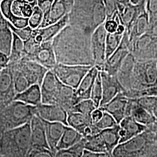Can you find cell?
<instances>
[{
    "label": "cell",
    "mask_w": 157,
    "mask_h": 157,
    "mask_svg": "<svg viewBox=\"0 0 157 157\" xmlns=\"http://www.w3.org/2000/svg\"><path fill=\"white\" fill-rule=\"evenodd\" d=\"M30 147H42L50 148L47 140L44 124L42 119L36 115H34L30 121Z\"/></svg>",
    "instance_id": "cell-24"
},
{
    "label": "cell",
    "mask_w": 157,
    "mask_h": 157,
    "mask_svg": "<svg viewBox=\"0 0 157 157\" xmlns=\"http://www.w3.org/2000/svg\"><path fill=\"white\" fill-rule=\"evenodd\" d=\"M44 1V0H37V2H39V1Z\"/></svg>",
    "instance_id": "cell-62"
},
{
    "label": "cell",
    "mask_w": 157,
    "mask_h": 157,
    "mask_svg": "<svg viewBox=\"0 0 157 157\" xmlns=\"http://www.w3.org/2000/svg\"><path fill=\"white\" fill-rule=\"evenodd\" d=\"M100 71L95 65L91 67L82 80L78 87L76 89V94L79 101L90 99L91 91Z\"/></svg>",
    "instance_id": "cell-27"
},
{
    "label": "cell",
    "mask_w": 157,
    "mask_h": 157,
    "mask_svg": "<svg viewBox=\"0 0 157 157\" xmlns=\"http://www.w3.org/2000/svg\"><path fill=\"white\" fill-rule=\"evenodd\" d=\"M69 24V15L63 17L59 21L44 28L33 29L32 36L36 41L41 44L51 41L63 29Z\"/></svg>",
    "instance_id": "cell-20"
},
{
    "label": "cell",
    "mask_w": 157,
    "mask_h": 157,
    "mask_svg": "<svg viewBox=\"0 0 157 157\" xmlns=\"http://www.w3.org/2000/svg\"><path fill=\"white\" fill-rule=\"evenodd\" d=\"M74 3L75 0H54L49 11L44 15L43 20L39 28L54 24L69 15Z\"/></svg>",
    "instance_id": "cell-15"
},
{
    "label": "cell",
    "mask_w": 157,
    "mask_h": 157,
    "mask_svg": "<svg viewBox=\"0 0 157 157\" xmlns=\"http://www.w3.org/2000/svg\"><path fill=\"white\" fill-rule=\"evenodd\" d=\"M33 11V6L24 0H14L11 6L13 15L29 18Z\"/></svg>",
    "instance_id": "cell-35"
},
{
    "label": "cell",
    "mask_w": 157,
    "mask_h": 157,
    "mask_svg": "<svg viewBox=\"0 0 157 157\" xmlns=\"http://www.w3.org/2000/svg\"><path fill=\"white\" fill-rule=\"evenodd\" d=\"M83 138V135L80 134L78 131L71 126H66L61 138L56 147V150L67 148L78 143Z\"/></svg>",
    "instance_id": "cell-33"
},
{
    "label": "cell",
    "mask_w": 157,
    "mask_h": 157,
    "mask_svg": "<svg viewBox=\"0 0 157 157\" xmlns=\"http://www.w3.org/2000/svg\"><path fill=\"white\" fill-rule=\"evenodd\" d=\"M13 33L9 25V22L2 15L0 10V51L8 56L10 54Z\"/></svg>",
    "instance_id": "cell-30"
},
{
    "label": "cell",
    "mask_w": 157,
    "mask_h": 157,
    "mask_svg": "<svg viewBox=\"0 0 157 157\" xmlns=\"http://www.w3.org/2000/svg\"><path fill=\"white\" fill-rule=\"evenodd\" d=\"M84 149L91 151L107 153V148L100 133L83 137Z\"/></svg>",
    "instance_id": "cell-34"
},
{
    "label": "cell",
    "mask_w": 157,
    "mask_h": 157,
    "mask_svg": "<svg viewBox=\"0 0 157 157\" xmlns=\"http://www.w3.org/2000/svg\"><path fill=\"white\" fill-rule=\"evenodd\" d=\"M112 157H157V137L150 130L120 143L112 152Z\"/></svg>",
    "instance_id": "cell-3"
},
{
    "label": "cell",
    "mask_w": 157,
    "mask_h": 157,
    "mask_svg": "<svg viewBox=\"0 0 157 157\" xmlns=\"http://www.w3.org/2000/svg\"><path fill=\"white\" fill-rule=\"evenodd\" d=\"M92 67L91 65H71L57 63L51 70L63 84L76 89Z\"/></svg>",
    "instance_id": "cell-7"
},
{
    "label": "cell",
    "mask_w": 157,
    "mask_h": 157,
    "mask_svg": "<svg viewBox=\"0 0 157 157\" xmlns=\"http://www.w3.org/2000/svg\"><path fill=\"white\" fill-rule=\"evenodd\" d=\"M157 85V60H136L133 71L131 90H143Z\"/></svg>",
    "instance_id": "cell-6"
},
{
    "label": "cell",
    "mask_w": 157,
    "mask_h": 157,
    "mask_svg": "<svg viewBox=\"0 0 157 157\" xmlns=\"http://www.w3.org/2000/svg\"><path fill=\"white\" fill-rule=\"evenodd\" d=\"M146 2V0H130V3L133 5H139Z\"/></svg>",
    "instance_id": "cell-57"
},
{
    "label": "cell",
    "mask_w": 157,
    "mask_h": 157,
    "mask_svg": "<svg viewBox=\"0 0 157 157\" xmlns=\"http://www.w3.org/2000/svg\"><path fill=\"white\" fill-rule=\"evenodd\" d=\"M135 99L138 105L153 115V112L157 106V96H144Z\"/></svg>",
    "instance_id": "cell-42"
},
{
    "label": "cell",
    "mask_w": 157,
    "mask_h": 157,
    "mask_svg": "<svg viewBox=\"0 0 157 157\" xmlns=\"http://www.w3.org/2000/svg\"><path fill=\"white\" fill-rule=\"evenodd\" d=\"M96 108H97L94 103L90 98L79 101L72 108L70 112H79L86 115L90 116L91 113Z\"/></svg>",
    "instance_id": "cell-40"
},
{
    "label": "cell",
    "mask_w": 157,
    "mask_h": 157,
    "mask_svg": "<svg viewBox=\"0 0 157 157\" xmlns=\"http://www.w3.org/2000/svg\"><path fill=\"white\" fill-rule=\"evenodd\" d=\"M13 33V32H12ZM23 57V41L13 33L11 49L9 56L10 63H15Z\"/></svg>",
    "instance_id": "cell-36"
},
{
    "label": "cell",
    "mask_w": 157,
    "mask_h": 157,
    "mask_svg": "<svg viewBox=\"0 0 157 157\" xmlns=\"http://www.w3.org/2000/svg\"><path fill=\"white\" fill-rule=\"evenodd\" d=\"M31 146L30 122L2 133L0 157H26Z\"/></svg>",
    "instance_id": "cell-4"
},
{
    "label": "cell",
    "mask_w": 157,
    "mask_h": 157,
    "mask_svg": "<svg viewBox=\"0 0 157 157\" xmlns=\"http://www.w3.org/2000/svg\"><path fill=\"white\" fill-rule=\"evenodd\" d=\"M146 10V2L139 5H133L130 2L124 4L120 2L118 7L121 23L126 30L129 29L136 18Z\"/></svg>",
    "instance_id": "cell-22"
},
{
    "label": "cell",
    "mask_w": 157,
    "mask_h": 157,
    "mask_svg": "<svg viewBox=\"0 0 157 157\" xmlns=\"http://www.w3.org/2000/svg\"><path fill=\"white\" fill-rule=\"evenodd\" d=\"M104 111L100 108H97L95 109L91 114V118L93 124H97L102 118L103 115Z\"/></svg>",
    "instance_id": "cell-56"
},
{
    "label": "cell",
    "mask_w": 157,
    "mask_h": 157,
    "mask_svg": "<svg viewBox=\"0 0 157 157\" xmlns=\"http://www.w3.org/2000/svg\"><path fill=\"white\" fill-rule=\"evenodd\" d=\"M116 119L108 112L104 111L101 119L95 124L100 131L104 129L113 128L118 124Z\"/></svg>",
    "instance_id": "cell-43"
},
{
    "label": "cell",
    "mask_w": 157,
    "mask_h": 157,
    "mask_svg": "<svg viewBox=\"0 0 157 157\" xmlns=\"http://www.w3.org/2000/svg\"><path fill=\"white\" fill-rule=\"evenodd\" d=\"M62 82L52 70H49L40 85L42 103L56 104V97Z\"/></svg>",
    "instance_id": "cell-16"
},
{
    "label": "cell",
    "mask_w": 157,
    "mask_h": 157,
    "mask_svg": "<svg viewBox=\"0 0 157 157\" xmlns=\"http://www.w3.org/2000/svg\"><path fill=\"white\" fill-rule=\"evenodd\" d=\"M79 101L76 89L62 83L56 97V104L63 107L69 112Z\"/></svg>",
    "instance_id": "cell-28"
},
{
    "label": "cell",
    "mask_w": 157,
    "mask_h": 157,
    "mask_svg": "<svg viewBox=\"0 0 157 157\" xmlns=\"http://www.w3.org/2000/svg\"><path fill=\"white\" fill-rule=\"evenodd\" d=\"M103 2L106 11V19L111 18L118 12L120 2L118 0H103Z\"/></svg>",
    "instance_id": "cell-48"
},
{
    "label": "cell",
    "mask_w": 157,
    "mask_h": 157,
    "mask_svg": "<svg viewBox=\"0 0 157 157\" xmlns=\"http://www.w3.org/2000/svg\"><path fill=\"white\" fill-rule=\"evenodd\" d=\"M14 100L21 101L33 106H37L42 104L40 86L39 84L30 86L26 90L17 93Z\"/></svg>",
    "instance_id": "cell-29"
},
{
    "label": "cell",
    "mask_w": 157,
    "mask_h": 157,
    "mask_svg": "<svg viewBox=\"0 0 157 157\" xmlns=\"http://www.w3.org/2000/svg\"><path fill=\"white\" fill-rule=\"evenodd\" d=\"M83 157H109L110 155L105 152H97L91 151L84 149L83 156Z\"/></svg>",
    "instance_id": "cell-55"
},
{
    "label": "cell",
    "mask_w": 157,
    "mask_h": 157,
    "mask_svg": "<svg viewBox=\"0 0 157 157\" xmlns=\"http://www.w3.org/2000/svg\"><path fill=\"white\" fill-rule=\"evenodd\" d=\"M131 103V98L125 96L122 92L118 94L112 100L99 108L102 111L112 115L119 124L124 117L130 115Z\"/></svg>",
    "instance_id": "cell-13"
},
{
    "label": "cell",
    "mask_w": 157,
    "mask_h": 157,
    "mask_svg": "<svg viewBox=\"0 0 157 157\" xmlns=\"http://www.w3.org/2000/svg\"><path fill=\"white\" fill-rule=\"evenodd\" d=\"M107 148V152L112 157V152L120 143L119 125L108 129H104L100 132Z\"/></svg>",
    "instance_id": "cell-32"
},
{
    "label": "cell",
    "mask_w": 157,
    "mask_h": 157,
    "mask_svg": "<svg viewBox=\"0 0 157 157\" xmlns=\"http://www.w3.org/2000/svg\"><path fill=\"white\" fill-rule=\"evenodd\" d=\"M107 18L103 0H75L69 24L91 36Z\"/></svg>",
    "instance_id": "cell-2"
},
{
    "label": "cell",
    "mask_w": 157,
    "mask_h": 157,
    "mask_svg": "<svg viewBox=\"0 0 157 157\" xmlns=\"http://www.w3.org/2000/svg\"><path fill=\"white\" fill-rule=\"evenodd\" d=\"M36 115L48 122H58L67 125V112L57 104H41L36 106Z\"/></svg>",
    "instance_id": "cell-19"
},
{
    "label": "cell",
    "mask_w": 157,
    "mask_h": 157,
    "mask_svg": "<svg viewBox=\"0 0 157 157\" xmlns=\"http://www.w3.org/2000/svg\"><path fill=\"white\" fill-rule=\"evenodd\" d=\"M84 150L83 138L78 142L66 149L59 150L56 151V157H81L83 156Z\"/></svg>",
    "instance_id": "cell-37"
},
{
    "label": "cell",
    "mask_w": 157,
    "mask_h": 157,
    "mask_svg": "<svg viewBox=\"0 0 157 157\" xmlns=\"http://www.w3.org/2000/svg\"><path fill=\"white\" fill-rule=\"evenodd\" d=\"M153 115L157 118V106L155 107V109H154V111L153 112Z\"/></svg>",
    "instance_id": "cell-60"
},
{
    "label": "cell",
    "mask_w": 157,
    "mask_h": 157,
    "mask_svg": "<svg viewBox=\"0 0 157 157\" xmlns=\"http://www.w3.org/2000/svg\"><path fill=\"white\" fill-rule=\"evenodd\" d=\"M9 25H10V28L11 29L12 32L13 33L16 34L19 38H21V39L23 41L28 39L29 38H30L32 35L33 29L31 28L29 26L23 28H17L14 27L10 22H9Z\"/></svg>",
    "instance_id": "cell-47"
},
{
    "label": "cell",
    "mask_w": 157,
    "mask_h": 157,
    "mask_svg": "<svg viewBox=\"0 0 157 157\" xmlns=\"http://www.w3.org/2000/svg\"><path fill=\"white\" fill-rule=\"evenodd\" d=\"M26 157H52L54 154L50 148L42 147H30Z\"/></svg>",
    "instance_id": "cell-46"
},
{
    "label": "cell",
    "mask_w": 157,
    "mask_h": 157,
    "mask_svg": "<svg viewBox=\"0 0 157 157\" xmlns=\"http://www.w3.org/2000/svg\"><path fill=\"white\" fill-rule=\"evenodd\" d=\"M150 25V17L147 11L143 12L136 18L135 22L128 30H126L129 35L130 44V51L133 43L142 35L147 33Z\"/></svg>",
    "instance_id": "cell-25"
},
{
    "label": "cell",
    "mask_w": 157,
    "mask_h": 157,
    "mask_svg": "<svg viewBox=\"0 0 157 157\" xmlns=\"http://www.w3.org/2000/svg\"><path fill=\"white\" fill-rule=\"evenodd\" d=\"M136 59L132 52H130L124 59L118 71L117 76L125 91L131 90L133 71Z\"/></svg>",
    "instance_id": "cell-26"
},
{
    "label": "cell",
    "mask_w": 157,
    "mask_h": 157,
    "mask_svg": "<svg viewBox=\"0 0 157 157\" xmlns=\"http://www.w3.org/2000/svg\"><path fill=\"white\" fill-rule=\"evenodd\" d=\"M146 9L150 18L157 17V0H146Z\"/></svg>",
    "instance_id": "cell-51"
},
{
    "label": "cell",
    "mask_w": 157,
    "mask_h": 157,
    "mask_svg": "<svg viewBox=\"0 0 157 157\" xmlns=\"http://www.w3.org/2000/svg\"><path fill=\"white\" fill-rule=\"evenodd\" d=\"M147 33L157 37V17L150 19V25Z\"/></svg>",
    "instance_id": "cell-53"
},
{
    "label": "cell",
    "mask_w": 157,
    "mask_h": 157,
    "mask_svg": "<svg viewBox=\"0 0 157 157\" xmlns=\"http://www.w3.org/2000/svg\"><path fill=\"white\" fill-rule=\"evenodd\" d=\"M14 0H1L0 2V10L2 15L9 21L13 14L11 11V6Z\"/></svg>",
    "instance_id": "cell-49"
},
{
    "label": "cell",
    "mask_w": 157,
    "mask_h": 157,
    "mask_svg": "<svg viewBox=\"0 0 157 157\" xmlns=\"http://www.w3.org/2000/svg\"><path fill=\"white\" fill-rule=\"evenodd\" d=\"M10 62L9 56L0 51V71L8 67Z\"/></svg>",
    "instance_id": "cell-54"
},
{
    "label": "cell",
    "mask_w": 157,
    "mask_h": 157,
    "mask_svg": "<svg viewBox=\"0 0 157 157\" xmlns=\"http://www.w3.org/2000/svg\"><path fill=\"white\" fill-rule=\"evenodd\" d=\"M100 75L102 87L101 106L112 100L118 94L124 92L125 90L120 83L117 75H112L104 71H100Z\"/></svg>",
    "instance_id": "cell-17"
},
{
    "label": "cell",
    "mask_w": 157,
    "mask_h": 157,
    "mask_svg": "<svg viewBox=\"0 0 157 157\" xmlns=\"http://www.w3.org/2000/svg\"><path fill=\"white\" fill-rule=\"evenodd\" d=\"M67 126L73 128L87 137L99 133L101 131L93 124L91 115H86L79 112H67Z\"/></svg>",
    "instance_id": "cell-14"
},
{
    "label": "cell",
    "mask_w": 157,
    "mask_h": 157,
    "mask_svg": "<svg viewBox=\"0 0 157 157\" xmlns=\"http://www.w3.org/2000/svg\"><path fill=\"white\" fill-rule=\"evenodd\" d=\"M2 132L1 130L0 129V154H1V137H2Z\"/></svg>",
    "instance_id": "cell-61"
},
{
    "label": "cell",
    "mask_w": 157,
    "mask_h": 157,
    "mask_svg": "<svg viewBox=\"0 0 157 157\" xmlns=\"http://www.w3.org/2000/svg\"><path fill=\"white\" fill-rule=\"evenodd\" d=\"M8 65L11 67L12 70L13 84L17 94L26 90L30 86H31L28 80L21 71H19L15 67H12L10 65Z\"/></svg>",
    "instance_id": "cell-39"
},
{
    "label": "cell",
    "mask_w": 157,
    "mask_h": 157,
    "mask_svg": "<svg viewBox=\"0 0 157 157\" xmlns=\"http://www.w3.org/2000/svg\"><path fill=\"white\" fill-rule=\"evenodd\" d=\"M119 125L120 143L129 140L147 129L146 126L139 123L130 115L124 117Z\"/></svg>",
    "instance_id": "cell-21"
},
{
    "label": "cell",
    "mask_w": 157,
    "mask_h": 157,
    "mask_svg": "<svg viewBox=\"0 0 157 157\" xmlns=\"http://www.w3.org/2000/svg\"><path fill=\"white\" fill-rule=\"evenodd\" d=\"M130 52V44L129 35L126 30L119 47L105 60L104 63L101 67L100 71H104L112 75H117L124 59Z\"/></svg>",
    "instance_id": "cell-10"
},
{
    "label": "cell",
    "mask_w": 157,
    "mask_h": 157,
    "mask_svg": "<svg viewBox=\"0 0 157 157\" xmlns=\"http://www.w3.org/2000/svg\"><path fill=\"white\" fill-rule=\"evenodd\" d=\"M8 65L21 71L31 85L39 84L40 86L46 73L49 71L39 63L25 57L17 62L10 63Z\"/></svg>",
    "instance_id": "cell-9"
},
{
    "label": "cell",
    "mask_w": 157,
    "mask_h": 157,
    "mask_svg": "<svg viewBox=\"0 0 157 157\" xmlns=\"http://www.w3.org/2000/svg\"><path fill=\"white\" fill-rule=\"evenodd\" d=\"M41 119L44 124L48 144L55 157L57 151L56 147L61 138L66 126L67 125L61 122H48L43 119Z\"/></svg>",
    "instance_id": "cell-23"
},
{
    "label": "cell",
    "mask_w": 157,
    "mask_h": 157,
    "mask_svg": "<svg viewBox=\"0 0 157 157\" xmlns=\"http://www.w3.org/2000/svg\"><path fill=\"white\" fill-rule=\"evenodd\" d=\"M44 17V13L38 6L33 7V11L32 15L29 18V26L33 29L39 28Z\"/></svg>",
    "instance_id": "cell-44"
},
{
    "label": "cell",
    "mask_w": 157,
    "mask_h": 157,
    "mask_svg": "<svg viewBox=\"0 0 157 157\" xmlns=\"http://www.w3.org/2000/svg\"><path fill=\"white\" fill-rule=\"evenodd\" d=\"M24 1H26L29 4H30L33 7L37 5V0H24Z\"/></svg>",
    "instance_id": "cell-58"
},
{
    "label": "cell",
    "mask_w": 157,
    "mask_h": 157,
    "mask_svg": "<svg viewBox=\"0 0 157 157\" xmlns=\"http://www.w3.org/2000/svg\"><path fill=\"white\" fill-rule=\"evenodd\" d=\"M107 32L102 23L91 35V49L94 65L100 71L106 60V37Z\"/></svg>",
    "instance_id": "cell-11"
},
{
    "label": "cell",
    "mask_w": 157,
    "mask_h": 157,
    "mask_svg": "<svg viewBox=\"0 0 157 157\" xmlns=\"http://www.w3.org/2000/svg\"><path fill=\"white\" fill-rule=\"evenodd\" d=\"M102 98V87L101 82L100 71L95 80V83L91 91L90 99L93 101L97 108H99Z\"/></svg>",
    "instance_id": "cell-41"
},
{
    "label": "cell",
    "mask_w": 157,
    "mask_h": 157,
    "mask_svg": "<svg viewBox=\"0 0 157 157\" xmlns=\"http://www.w3.org/2000/svg\"><path fill=\"white\" fill-rule=\"evenodd\" d=\"M124 34L107 33L106 37V59L117 50L121 44Z\"/></svg>",
    "instance_id": "cell-38"
},
{
    "label": "cell",
    "mask_w": 157,
    "mask_h": 157,
    "mask_svg": "<svg viewBox=\"0 0 157 157\" xmlns=\"http://www.w3.org/2000/svg\"><path fill=\"white\" fill-rule=\"evenodd\" d=\"M9 22L17 28H23L29 26V18L13 15L8 21Z\"/></svg>",
    "instance_id": "cell-50"
},
{
    "label": "cell",
    "mask_w": 157,
    "mask_h": 157,
    "mask_svg": "<svg viewBox=\"0 0 157 157\" xmlns=\"http://www.w3.org/2000/svg\"><path fill=\"white\" fill-rule=\"evenodd\" d=\"M131 98V107L130 115L132 116L139 123L145 125L147 127L151 125L155 122L157 118L151 113L148 112L146 109L138 105L135 98Z\"/></svg>",
    "instance_id": "cell-31"
},
{
    "label": "cell",
    "mask_w": 157,
    "mask_h": 157,
    "mask_svg": "<svg viewBox=\"0 0 157 157\" xmlns=\"http://www.w3.org/2000/svg\"><path fill=\"white\" fill-rule=\"evenodd\" d=\"M54 1V0H44L37 2V6L43 11L44 15L49 11Z\"/></svg>",
    "instance_id": "cell-52"
},
{
    "label": "cell",
    "mask_w": 157,
    "mask_h": 157,
    "mask_svg": "<svg viewBox=\"0 0 157 157\" xmlns=\"http://www.w3.org/2000/svg\"><path fill=\"white\" fill-rule=\"evenodd\" d=\"M121 3L124 4H126L130 2V0H118Z\"/></svg>",
    "instance_id": "cell-59"
},
{
    "label": "cell",
    "mask_w": 157,
    "mask_h": 157,
    "mask_svg": "<svg viewBox=\"0 0 157 157\" xmlns=\"http://www.w3.org/2000/svg\"><path fill=\"white\" fill-rule=\"evenodd\" d=\"M16 94L12 70L8 65L0 71V112L14 100Z\"/></svg>",
    "instance_id": "cell-12"
},
{
    "label": "cell",
    "mask_w": 157,
    "mask_h": 157,
    "mask_svg": "<svg viewBox=\"0 0 157 157\" xmlns=\"http://www.w3.org/2000/svg\"><path fill=\"white\" fill-rule=\"evenodd\" d=\"M40 44L32 35L28 39L23 41V57L29 59L33 54Z\"/></svg>",
    "instance_id": "cell-45"
},
{
    "label": "cell",
    "mask_w": 157,
    "mask_h": 157,
    "mask_svg": "<svg viewBox=\"0 0 157 157\" xmlns=\"http://www.w3.org/2000/svg\"><path fill=\"white\" fill-rule=\"evenodd\" d=\"M28 59L37 62L49 70L52 69L57 63L52 40L41 43Z\"/></svg>",
    "instance_id": "cell-18"
},
{
    "label": "cell",
    "mask_w": 157,
    "mask_h": 157,
    "mask_svg": "<svg viewBox=\"0 0 157 157\" xmlns=\"http://www.w3.org/2000/svg\"><path fill=\"white\" fill-rule=\"evenodd\" d=\"M36 106L13 100L0 112V129L4 132L30 122L36 115Z\"/></svg>",
    "instance_id": "cell-5"
},
{
    "label": "cell",
    "mask_w": 157,
    "mask_h": 157,
    "mask_svg": "<svg viewBox=\"0 0 157 157\" xmlns=\"http://www.w3.org/2000/svg\"><path fill=\"white\" fill-rule=\"evenodd\" d=\"M58 63L94 65L91 49V36L68 24L52 40Z\"/></svg>",
    "instance_id": "cell-1"
},
{
    "label": "cell",
    "mask_w": 157,
    "mask_h": 157,
    "mask_svg": "<svg viewBox=\"0 0 157 157\" xmlns=\"http://www.w3.org/2000/svg\"><path fill=\"white\" fill-rule=\"evenodd\" d=\"M1 0H0V2H1Z\"/></svg>",
    "instance_id": "cell-63"
},
{
    "label": "cell",
    "mask_w": 157,
    "mask_h": 157,
    "mask_svg": "<svg viewBox=\"0 0 157 157\" xmlns=\"http://www.w3.org/2000/svg\"><path fill=\"white\" fill-rule=\"evenodd\" d=\"M137 61L157 60V37L144 34L133 43L131 51Z\"/></svg>",
    "instance_id": "cell-8"
}]
</instances>
